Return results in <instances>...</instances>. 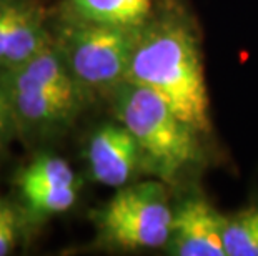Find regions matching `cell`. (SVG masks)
Instances as JSON below:
<instances>
[{"label": "cell", "instance_id": "6da1fadb", "mask_svg": "<svg viewBox=\"0 0 258 256\" xmlns=\"http://www.w3.org/2000/svg\"><path fill=\"white\" fill-rule=\"evenodd\" d=\"M127 81L160 95L202 137L212 132L199 35L182 10L163 5L139 30Z\"/></svg>", "mask_w": 258, "mask_h": 256}, {"label": "cell", "instance_id": "30bf717a", "mask_svg": "<svg viewBox=\"0 0 258 256\" xmlns=\"http://www.w3.org/2000/svg\"><path fill=\"white\" fill-rule=\"evenodd\" d=\"M163 5V0H63L60 17L140 30Z\"/></svg>", "mask_w": 258, "mask_h": 256}, {"label": "cell", "instance_id": "277c9868", "mask_svg": "<svg viewBox=\"0 0 258 256\" xmlns=\"http://www.w3.org/2000/svg\"><path fill=\"white\" fill-rule=\"evenodd\" d=\"M90 218L98 246L120 251L158 249L170 239L173 206L165 182L155 178L117 188Z\"/></svg>", "mask_w": 258, "mask_h": 256}, {"label": "cell", "instance_id": "8fae6325", "mask_svg": "<svg viewBox=\"0 0 258 256\" xmlns=\"http://www.w3.org/2000/svg\"><path fill=\"white\" fill-rule=\"evenodd\" d=\"M227 256H258V201L223 218Z\"/></svg>", "mask_w": 258, "mask_h": 256}, {"label": "cell", "instance_id": "7c38bea8", "mask_svg": "<svg viewBox=\"0 0 258 256\" xmlns=\"http://www.w3.org/2000/svg\"><path fill=\"white\" fill-rule=\"evenodd\" d=\"M24 225L27 223L20 206L0 197V256L15 249Z\"/></svg>", "mask_w": 258, "mask_h": 256}, {"label": "cell", "instance_id": "3957f363", "mask_svg": "<svg viewBox=\"0 0 258 256\" xmlns=\"http://www.w3.org/2000/svg\"><path fill=\"white\" fill-rule=\"evenodd\" d=\"M115 118L139 141L147 173L175 182L200 160V133L150 89L123 81L108 97Z\"/></svg>", "mask_w": 258, "mask_h": 256}, {"label": "cell", "instance_id": "ba28073f", "mask_svg": "<svg viewBox=\"0 0 258 256\" xmlns=\"http://www.w3.org/2000/svg\"><path fill=\"white\" fill-rule=\"evenodd\" d=\"M53 43L47 14L35 0L0 2V72L22 67Z\"/></svg>", "mask_w": 258, "mask_h": 256}, {"label": "cell", "instance_id": "5bb4252c", "mask_svg": "<svg viewBox=\"0 0 258 256\" xmlns=\"http://www.w3.org/2000/svg\"><path fill=\"white\" fill-rule=\"evenodd\" d=\"M0 2H4V0H0Z\"/></svg>", "mask_w": 258, "mask_h": 256}, {"label": "cell", "instance_id": "8992f818", "mask_svg": "<svg viewBox=\"0 0 258 256\" xmlns=\"http://www.w3.org/2000/svg\"><path fill=\"white\" fill-rule=\"evenodd\" d=\"M20 210L27 225L67 213L79 200L80 182L65 158L40 151L15 173Z\"/></svg>", "mask_w": 258, "mask_h": 256}, {"label": "cell", "instance_id": "7a4b0ae2", "mask_svg": "<svg viewBox=\"0 0 258 256\" xmlns=\"http://www.w3.org/2000/svg\"><path fill=\"white\" fill-rule=\"evenodd\" d=\"M9 92L17 135L27 141L57 137L90 102L53 43L22 67L0 72Z\"/></svg>", "mask_w": 258, "mask_h": 256}, {"label": "cell", "instance_id": "9c48e42d", "mask_svg": "<svg viewBox=\"0 0 258 256\" xmlns=\"http://www.w3.org/2000/svg\"><path fill=\"white\" fill-rule=\"evenodd\" d=\"M223 218L202 195H188L173 206L167 253L173 256H227Z\"/></svg>", "mask_w": 258, "mask_h": 256}, {"label": "cell", "instance_id": "4fadbf2b", "mask_svg": "<svg viewBox=\"0 0 258 256\" xmlns=\"http://www.w3.org/2000/svg\"><path fill=\"white\" fill-rule=\"evenodd\" d=\"M14 137H17V127H15V118L12 105H10L7 87H5L2 73H0V158H2L4 151L7 150Z\"/></svg>", "mask_w": 258, "mask_h": 256}, {"label": "cell", "instance_id": "52a82bcc", "mask_svg": "<svg viewBox=\"0 0 258 256\" xmlns=\"http://www.w3.org/2000/svg\"><path fill=\"white\" fill-rule=\"evenodd\" d=\"M84 156L90 178L103 187L122 188L147 173L139 141L118 120L93 128Z\"/></svg>", "mask_w": 258, "mask_h": 256}, {"label": "cell", "instance_id": "5b68a950", "mask_svg": "<svg viewBox=\"0 0 258 256\" xmlns=\"http://www.w3.org/2000/svg\"><path fill=\"white\" fill-rule=\"evenodd\" d=\"M139 30L60 17L55 45L89 99L110 97L127 81Z\"/></svg>", "mask_w": 258, "mask_h": 256}]
</instances>
